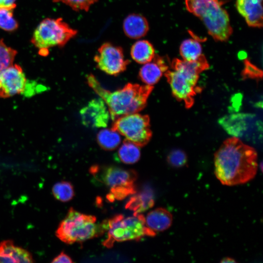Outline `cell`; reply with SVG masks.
Returning a JSON list of instances; mask_svg holds the SVG:
<instances>
[{"mask_svg":"<svg viewBox=\"0 0 263 263\" xmlns=\"http://www.w3.org/2000/svg\"><path fill=\"white\" fill-rule=\"evenodd\" d=\"M168 70V66L164 59L155 55L151 61L144 64L139 70V76L143 82L152 86Z\"/></svg>","mask_w":263,"mask_h":263,"instance_id":"cell-14","label":"cell"},{"mask_svg":"<svg viewBox=\"0 0 263 263\" xmlns=\"http://www.w3.org/2000/svg\"><path fill=\"white\" fill-rule=\"evenodd\" d=\"M112 128L138 146L146 145L152 135L149 116L137 113L117 118Z\"/></svg>","mask_w":263,"mask_h":263,"instance_id":"cell-8","label":"cell"},{"mask_svg":"<svg viewBox=\"0 0 263 263\" xmlns=\"http://www.w3.org/2000/svg\"><path fill=\"white\" fill-rule=\"evenodd\" d=\"M221 263H235L236 261L231 258L229 257H226L222 259V261H220Z\"/></svg>","mask_w":263,"mask_h":263,"instance_id":"cell-33","label":"cell"},{"mask_svg":"<svg viewBox=\"0 0 263 263\" xmlns=\"http://www.w3.org/2000/svg\"><path fill=\"white\" fill-rule=\"evenodd\" d=\"M208 67L204 55L192 61L175 58L171 62L170 69L164 74L173 96L183 101L186 108L192 107L194 96L201 92L197 85L199 75Z\"/></svg>","mask_w":263,"mask_h":263,"instance_id":"cell-3","label":"cell"},{"mask_svg":"<svg viewBox=\"0 0 263 263\" xmlns=\"http://www.w3.org/2000/svg\"><path fill=\"white\" fill-rule=\"evenodd\" d=\"M130 198L126 208L134 212L133 214H139L152 207L154 204L153 194L149 188H145Z\"/></svg>","mask_w":263,"mask_h":263,"instance_id":"cell-18","label":"cell"},{"mask_svg":"<svg viewBox=\"0 0 263 263\" xmlns=\"http://www.w3.org/2000/svg\"><path fill=\"white\" fill-rule=\"evenodd\" d=\"M94 60L100 70L113 75L124 72L130 62L125 59L122 48L110 42L100 46Z\"/></svg>","mask_w":263,"mask_h":263,"instance_id":"cell-10","label":"cell"},{"mask_svg":"<svg viewBox=\"0 0 263 263\" xmlns=\"http://www.w3.org/2000/svg\"><path fill=\"white\" fill-rule=\"evenodd\" d=\"M16 263H33L34 260L31 253L26 249L16 246L12 256Z\"/></svg>","mask_w":263,"mask_h":263,"instance_id":"cell-28","label":"cell"},{"mask_svg":"<svg viewBox=\"0 0 263 263\" xmlns=\"http://www.w3.org/2000/svg\"><path fill=\"white\" fill-rule=\"evenodd\" d=\"M107 221V238L103 244L108 248L112 247L116 242L139 241L145 236L156 235L146 226L145 217L140 213L126 218L118 214Z\"/></svg>","mask_w":263,"mask_h":263,"instance_id":"cell-6","label":"cell"},{"mask_svg":"<svg viewBox=\"0 0 263 263\" xmlns=\"http://www.w3.org/2000/svg\"><path fill=\"white\" fill-rule=\"evenodd\" d=\"M245 64V67L244 71V75L250 77H260V76H262V71H260L258 68L251 64L249 61H247Z\"/></svg>","mask_w":263,"mask_h":263,"instance_id":"cell-30","label":"cell"},{"mask_svg":"<svg viewBox=\"0 0 263 263\" xmlns=\"http://www.w3.org/2000/svg\"><path fill=\"white\" fill-rule=\"evenodd\" d=\"M132 58L140 64H145L151 61L154 57L155 51L152 44L147 40L136 41L131 49Z\"/></svg>","mask_w":263,"mask_h":263,"instance_id":"cell-19","label":"cell"},{"mask_svg":"<svg viewBox=\"0 0 263 263\" xmlns=\"http://www.w3.org/2000/svg\"><path fill=\"white\" fill-rule=\"evenodd\" d=\"M94 216L81 213L70 208L60 222L56 236L63 242L72 244L102 235L107 231V220L96 224Z\"/></svg>","mask_w":263,"mask_h":263,"instance_id":"cell-4","label":"cell"},{"mask_svg":"<svg viewBox=\"0 0 263 263\" xmlns=\"http://www.w3.org/2000/svg\"><path fill=\"white\" fill-rule=\"evenodd\" d=\"M17 51L8 46L0 39V72L13 64Z\"/></svg>","mask_w":263,"mask_h":263,"instance_id":"cell-25","label":"cell"},{"mask_svg":"<svg viewBox=\"0 0 263 263\" xmlns=\"http://www.w3.org/2000/svg\"><path fill=\"white\" fill-rule=\"evenodd\" d=\"M16 5H0V28L8 32L17 30L18 22L14 17V10Z\"/></svg>","mask_w":263,"mask_h":263,"instance_id":"cell-23","label":"cell"},{"mask_svg":"<svg viewBox=\"0 0 263 263\" xmlns=\"http://www.w3.org/2000/svg\"><path fill=\"white\" fill-rule=\"evenodd\" d=\"M121 140L120 133L113 128L102 130L97 135L98 144L105 150H114L119 146Z\"/></svg>","mask_w":263,"mask_h":263,"instance_id":"cell-21","label":"cell"},{"mask_svg":"<svg viewBox=\"0 0 263 263\" xmlns=\"http://www.w3.org/2000/svg\"><path fill=\"white\" fill-rule=\"evenodd\" d=\"M52 193L56 200L62 202L71 200L75 195L73 185L70 182L65 181L56 183L53 187Z\"/></svg>","mask_w":263,"mask_h":263,"instance_id":"cell-24","label":"cell"},{"mask_svg":"<svg viewBox=\"0 0 263 263\" xmlns=\"http://www.w3.org/2000/svg\"><path fill=\"white\" fill-rule=\"evenodd\" d=\"M16 0H0V5L14 6L16 5Z\"/></svg>","mask_w":263,"mask_h":263,"instance_id":"cell-32","label":"cell"},{"mask_svg":"<svg viewBox=\"0 0 263 263\" xmlns=\"http://www.w3.org/2000/svg\"><path fill=\"white\" fill-rule=\"evenodd\" d=\"M222 2L212 0L201 12L199 18L208 34L216 41L228 40L232 33L228 14L222 7Z\"/></svg>","mask_w":263,"mask_h":263,"instance_id":"cell-9","label":"cell"},{"mask_svg":"<svg viewBox=\"0 0 263 263\" xmlns=\"http://www.w3.org/2000/svg\"><path fill=\"white\" fill-rule=\"evenodd\" d=\"M202 53L201 44L196 39H187L182 42L180 47V54L185 60H196L203 55Z\"/></svg>","mask_w":263,"mask_h":263,"instance_id":"cell-20","label":"cell"},{"mask_svg":"<svg viewBox=\"0 0 263 263\" xmlns=\"http://www.w3.org/2000/svg\"><path fill=\"white\" fill-rule=\"evenodd\" d=\"M123 29L125 34L129 38L139 39L147 34L149 25L145 17L138 14H132L124 19Z\"/></svg>","mask_w":263,"mask_h":263,"instance_id":"cell-15","label":"cell"},{"mask_svg":"<svg viewBox=\"0 0 263 263\" xmlns=\"http://www.w3.org/2000/svg\"><path fill=\"white\" fill-rule=\"evenodd\" d=\"M54 2H62L76 11H88L91 6L98 0H52Z\"/></svg>","mask_w":263,"mask_h":263,"instance_id":"cell-26","label":"cell"},{"mask_svg":"<svg viewBox=\"0 0 263 263\" xmlns=\"http://www.w3.org/2000/svg\"><path fill=\"white\" fill-rule=\"evenodd\" d=\"M167 161L170 166L175 168L184 166L187 162L185 152L179 149L171 151L167 157Z\"/></svg>","mask_w":263,"mask_h":263,"instance_id":"cell-27","label":"cell"},{"mask_svg":"<svg viewBox=\"0 0 263 263\" xmlns=\"http://www.w3.org/2000/svg\"><path fill=\"white\" fill-rule=\"evenodd\" d=\"M26 77L21 67L12 64L0 72V97L7 98L23 92Z\"/></svg>","mask_w":263,"mask_h":263,"instance_id":"cell-11","label":"cell"},{"mask_svg":"<svg viewBox=\"0 0 263 263\" xmlns=\"http://www.w3.org/2000/svg\"><path fill=\"white\" fill-rule=\"evenodd\" d=\"M252 116L238 114L225 116L220 120V124L229 133L234 137H242L250 128Z\"/></svg>","mask_w":263,"mask_h":263,"instance_id":"cell-16","label":"cell"},{"mask_svg":"<svg viewBox=\"0 0 263 263\" xmlns=\"http://www.w3.org/2000/svg\"><path fill=\"white\" fill-rule=\"evenodd\" d=\"M145 218L146 226L155 233L168 229L172 223L171 213L162 207L150 211Z\"/></svg>","mask_w":263,"mask_h":263,"instance_id":"cell-17","label":"cell"},{"mask_svg":"<svg viewBox=\"0 0 263 263\" xmlns=\"http://www.w3.org/2000/svg\"><path fill=\"white\" fill-rule=\"evenodd\" d=\"M263 0H237L236 8L244 18L247 24L252 27L263 26Z\"/></svg>","mask_w":263,"mask_h":263,"instance_id":"cell-13","label":"cell"},{"mask_svg":"<svg viewBox=\"0 0 263 263\" xmlns=\"http://www.w3.org/2000/svg\"><path fill=\"white\" fill-rule=\"evenodd\" d=\"M15 247L16 245L12 240H8L1 242L0 243V256L12 258V254Z\"/></svg>","mask_w":263,"mask_h":263,"instance_id":"cell-29","label":"cell"},{"mask_svg":"<svg viewBox=\"0 0 263 263\" xmlns=\"http://www.w3.org/2000/svg\"><path fill=\"white\" fill-rule=\"evenodd\" d=\"M77 31L71 28L62 19L46 18L42 20L34 31L31 41L41 55L48 54L55 46L63 47L75 37Z\"/></svg>","mask_w":263,"mask_h":263,"instance_id":"cell-7","label":"cell"},{"mask_svg":"<svg viewBox=\"0 0 263 263\" xmlns=\"http://www.w3.org/2000/svg\"><path fill=\"white\" fill-rule=\"evenodd\" d=\"M51 262L53 263H72L73 261L70 256L62 251L59 255H58V256L54 258Z\"/></svg>","mask_w":263,"mask_h":263,"instance_id":"cell-31","label":"cell"},{"mask_svg":"<svg viewBox=\"0 0 263 263\" xmlns=\"http://www.w3.org/2000/svg\"><path fill=\"white\" fill-rule=\"evenodd\" d=\"M87 81L89 86L107 105L113 120L143 109L153 88L148 85L129 83L121 89L111 92L103 88L92 75L87 76Z\"/></svg>","mask_w":263,"mask_h":263,"instance_id":"cell-2","label":"cell"},{"mask_svg":"<svg viewBox=\"0 0 263 263\" xmlns=\"http://www.w3.org/2000/svg\"><path fill=\"white\" fill-rule=\"evenodd\" d=\"M118 155L123 163L132 164L139 160L140 157V151L137 145L126 140L119 148Z\"/></svg>","mask_w":263,"mask_h":263,"instance_id":"cell-22","label":"cell"},{"mask_svg":"<svg viewBox=\"0 0 263 263\" xmlns=\"http://www.w3.org/2000/svg\"><path fill=\"white\" fill-rule=\"evenodd\" d=\"M214 173L223 184L233 186L252 180L258 170L257 153L238 137L225 140L214 154Z\"/></svg>","mask_w":263,"mask_h":263,"instance_id":"cell-1","label":"cell"},{"mask_svg":"<svg viewBox=\"0 0 263 263\" xmlns=\"http://www.w3.org/2000/svg\"><path fill=\"white\" fill-rule=\"evenodd\" d=\"M90 172L97 181L109 189L107 198L111 202L123 200L136 192L134 183L137 174L134 170L115 166L100 168L95 166L91 167Z\"/></svg>","mask_w":263,"mask_h":263,"instance_id":"cell-5","label":"cell"},{"mask_svg":"<svg viewBox=\"0 0 263 263\" xmlns=\"http://www.w3.org/2000/svg\"><path fill=\"white\" fill-rule=\"evenodd\" d=\"M110 113L104 100L94 99L80 110L82 124L91 128L106 127L110 119Z\"/></svg>","mask_w":263,"mask_h":263,"instance_id":"cell-12","label":"cell"}]
</instances>
